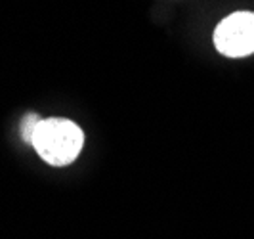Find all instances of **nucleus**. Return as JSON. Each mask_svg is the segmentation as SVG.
Returning a JSON list of instances; mask_svg holds the SVG:
<instances>
[{
  "instance_id": "obj_1",
  "label": "nucleus",
  "mask_w": 254,
  "mask_h": 239,
  "mask_svg": "<svg viewBox=\"0 0 254 239\" xmlns=\"http://www.w3.org/2000/svg\"><path fill=\"white\" fill-rule=\"evenodd\" d=\"M31 144L48 164L65 166L80 155L84 134L69 119H42L33 132Z\"/></svg>"
},
{
  "instance_id": "obj_2",
  "label": "nucleus",
  "mask_w": 254,
  "mask_h": 239,
  "mask_svg": "<svg viewBox=\"0 0 254 239\" xmlns=\"http://www.w3.org/2000/svg\"><path fill=\"white\" fill-rule=\"evenodd\" d=\"M214 46L228 58L254 54V13L235 12L222 19L214 29Z\"/></svg>"
},
{
  "instance_id": "obj_3",
  "label": "nucleus",
  "mask_w": 254,
  "mask_h": 239,
  "mask_svg": "<svg viewBox=\"0 0 254 239\" xmlns=\"http://www.w3.org/2000/svg\"><path fill=\"white\" fill-rule=\"evenodd\" d=\"M42 119L38 117V115H27L25 121H23V125H21V136L25 140L27 144H31L33 142V132H35V128L37 125L40 123Z\"/></svg>"
}]
</instances>
